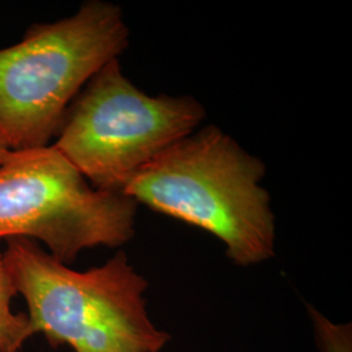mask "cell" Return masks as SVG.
I'll return each mask as SVG.
<instances>
[{"instance_id":"7a4b0ae2","label":"cell","mask_w":352,"mask_h":352,"mask_svg":"<svg viewBox=\"0 0 352 352\" xmlns=\"http://www.w3.org/2000/svg\"><path fill=\"white\" fill-rule=\"evenodd\" d=\"M4 261L28 305L33 336L75 352H161L171 336L151 320L148 280L123 251L77 272L37 241L7 239Z\"/></svg>"},{"instance_id":"8992f818","label":"cell","mask_w":352,"mask_h":352,"mask_svg":"<svg viewBox=\"0 0 352 352\" xmlns=\"http://www.w3.org/2000/svg\"><path fill=\"white\" fill-rule=\"evenodd\" d=\"M17 295L12 278L0 252V352H20L33 337L26 314H14L12 300Z\"/></svg>"},{"instance_id":"5b68a950","label":"cell","mask_w":352,"mask_h":352,"mask_svg":"<svg viewBox=\"0 0 352 352\" xmlns=\"http://www.w3.org/2000/svg\"><path fill=\"white\" fill-rule=\"evenodd\" d=\"M136 212L133 199L94 188L52 145L11 151L0 164V240L42 243L62 264L85 250L126 244Z\"/></svg>"},{"instance_id":"52a82bcc","label":"cell","mask_w":352,"mask_h":352,"mask_svg":"<svg viewBox=\"0 0 352 352\" xmlns=\"http://www.w3.org/2000/svg\"><path fill=\"white\" fill-rule=\"evenodd\" d=\"M308 312L320 351L352 352L351 324H336L311 305Z\"/></svg>"},{"instance_id":"6da1fadb","label":"cell","mask_w":352,"mask_h":352,"mask_svg":"<svg viewBox=\"0 0 352 352\" xmlns=\"http://www.w3.org/2000/svg\"><path fill=\"white\" fill-rule=\"evenodd\" d=\"M265 164L219 128L176 141L128 179L122 193L221 240L239 266L276 254V218L260 186Z\"/></svg>"},{"instance_id":"3957f363","label":"cell","mask_w":352,"mask_h":352,"mask_svg":"<svg viewBox=\"0 0 352 352\" xmlns=\"http://www.w3.org/2000/svg\"><path fill=\"white\" fill-rule=\"evenodd\" d=\"M128 42L120 7L91 0L0 49V138L10 151L47 146L81 89Z\"/></svg>"},{"instance_id":"ba28073f","label":"cell","mask_w":352,"mask_h":352,"mask_svg":"<svg viewBox=\"0 0 352 352\" xmlns=\"http://www.w3.org/2000/svg\"><path fill=\"white\" fill-rule=\"evenodd\" d=\"M10 151H10V148L7 146V144L0 138V164H3V161L6 160V157L8 155Z\"/></svg>"},{"instance_id":"277c9868","label":"cell","mask_w":352,"mask_h":352,"mask_svg":"<svg viewBox=\"0 0 352 352\" xmlns=\"http://www.w3.org/2000/svg\"><path fill=\"white\" fill-rule=\"evenodd\" d=\"M205 115L192 97L145 94L113 59L77 94L52 146L94 188L120 192L142 166L189 136Z\"/></svg>"}]
</instances>
